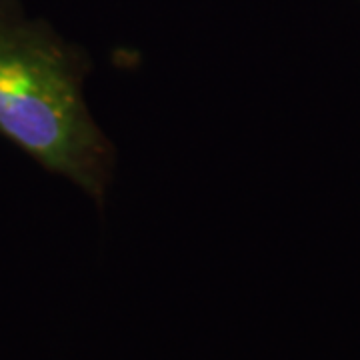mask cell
I'll return each mask as SVG.
<instances>
[{
	"instance_id": "6da1fadb",
	"label": "cell",
	"mask_w": 360,
	"mask_h": 360,
	"mask_svg": "<svg viewBox=\"0 0 360 360\" xmlns=\"http://www.w3.org/2000/svg\"><path fill=\"white\" fill-rule=\"evenodd\" d=\"M86 68L60 40L0 16V134L103 200L115 148L82 98Z\"/></svg>"
}]
</instances>
